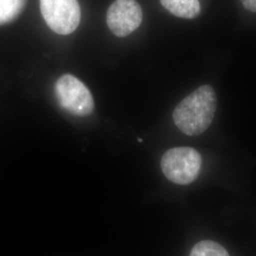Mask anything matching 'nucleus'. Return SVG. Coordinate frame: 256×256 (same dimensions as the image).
<instances>
[{
  "mask_svg": "<svg viewBox=\"0 0 256 256\" xmlns=\"http://www.w3.org/2000/svg\"><path fill=\"white\" fill-rule=\"evenodd\" d=\"M240 1L248 10L256 12V0H240Z\"/></svg>",
  "mask_w": 256,
  "mask_h": 256,
  "instance_id": "1a4fd4ad",
  "label": "nucleus"
},
{
  "mask_svg": "<svg viewBox=\"0 0 256 256\" xmlns=\"http://www.w3.org/2000/svg\"><path fill=\"white\" fill-rule=\"evenodd\" d=\"M60 106L77 117H86L94 110V100L86 86L72 74L62 75L54 84Z\"/></svg>",
  "mask_w": 256,
  "mask_h": 256,
  "instance_id": "7ed1b4c3",
  "label": "nucleus"
},
{
  "mask_svg": "<svg viewBox=\"0 0 256 256\" xmlns=\"http://www.w3.org/2000/svg\"><path fill=\"white\" fill-rule=\"evenodd\" d=\"M218 108L212 86L203 84L184 98L174 108V124L187 136H198L212 124Z\"/></svg>",
  "mask_w": 256,
  "mask_h": 256,
  "instance_id": "f257e3e1",
  "label": "nucleus"
},
{
  "mask_svg": "<svg viewBox=\"0 0 256 256\" xmlns=\"http://www.w3.org/2000/svg\"><path fill=\"white\" fill-rule=\"evenodd\" d=\"M142 22V10L136 0H115L106 12L108 27L116 36H128Z\"/></svg>",
  "mask_w": 256,
  "mask_h": 256,
  "instance_id": "39448f33",
  "label": "nucleus"
},
{
  "mask_svg": "<svg viewBox=\"0 0 256 256\" xmlns=\"http://www.w3.org/2000/svg\"><path fill=\"white\" fill-rule=\"evenodd\" d=\"M42 16L56 34L68 36L75 32L81 21L78 0H39Z\"/></svg>",
  "mask_w": 256,
  "mask_h": 256,
  "instance_id": "20e7f679",
  "label": "nucleus"
},
{
  "mask_svg": "<svg viewBox=\"0 0 256 256\" xmlns=\"http://www.w3.org/2000/svg\"><path fill=\"white\" fill-rule=\"evenodd\" d=\"M160 2L164 9L180 18L194 19L200 14L198 0H160Z\"/></svg>",
  "mask_w": 256,
  "mask_h": 256,
  "instance_id": "423d86ee",
  "label": "nucleus"
},
{
  "mask_svg": "<svg viewBox=\"0 0 256 256\" xmlns=\"http://www.w3.org/2000/svg\"><path fill=\"white\" fill-rule=\"evenodd\" d=\"M200 154L192 147H174L166 151L160 167L166 178L180 185H187L196 180L200 172Z\"/></svg>",
  "mask_w": 256,
  "mask_h": 256,
  "instance_id": "f03ea898",
  "label": "nucleus"
},
{
  "mask_svg": "<svg viewBox=\"0 0 256 256\" xmlns=\"http://www.w3.org/2000/svg\"><path fill=\"white\" fill-rule=\"evenodd\" d=\"M190 256H230V254L220 243L204 240L192 247Z\"/></svg>",
  "mask_w": 256,
  "mask_h": 256,
  "instance_id": "6e6552de",
  "label": "nucleus"
},
{
  "mask_svg": "<svg viewBox=\"0 0 256 256\" xmlns=\"http://www.w3.org/2000/svg\"><path fill=\"white\" fill-rule=\"evenodd\" d=\"M27 0H0V25L16 18L23 10Z\"/></svg>",
  "mask_w": 256,
  "mask_h": 256,
  "instance_id": "0eeeda50",
  "label": "nucleus"
}]
</instances>
